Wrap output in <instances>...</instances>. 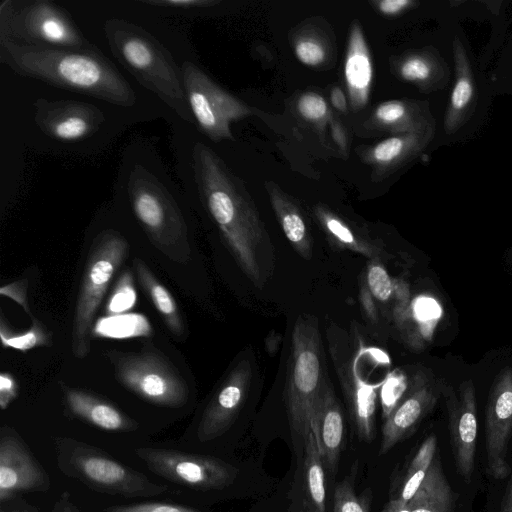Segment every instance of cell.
I'll return each mask as SVG.
<instances>
[{
	"label": "cell",
	"mask_w": 512,
	"mask_h": 512,
	"mask_svg": "<svg viewBox=\"0 0 512 512\" xmlns=\"http://www.w3.org/2000/svg\"><path fill=\"white\" fill-rule=\"evenodd\" d=\"M448 413L452 451L457 469L469 483L474 472L477 441L475 387L471 380L462 381L458 392L443 388Z\"/></svg>",
	"instance_id": "cell-14"
},
{
	"label": "cell",
	"mask_w": 512,
	"mask_h": 512,
	"mask_svg": "<svg viewBox=\"0 0 512 512\" xmlns=\"http://www.w3.org/2000/svg\"><path fill=\"white\" fill-rule=\"evenodd\" d=\"M328 380L317 319L299 315L295 321L284 389L291 433L302 448L312 432V420Z\"/></svg>",
	"instance_id": "cell-4"
},
{
	"label": "cell",
	"mask_w": 512,
	"mask_h": 512,
	"mask_svg": "<svg viewBox=\"0 0 512 512\" xmlns=\"http://www.w3.org/2000/svg\"><path fill=\"white\" fill-rule=\"evenodd\" d=\"M330 100L332 106L341 113H346L348 104L343 90L339 87H334L330 93Z\"/></svg>",
	"instance_id": "cell-47"
},
{
	"label": "cell",
	"mask_w": 512,
	"mask_h": 512,
	"mask_svg": "<svg viewBox=\"0 0 512 512\" xmlns=\"http://www.w3.org/2000/svg\"><path fill=\"white\" fill-rule=\"evenodd\" d=\"M272 209L295 251L305 260L312 257V238L299 206L273 181H265Z\"/></svg>",
	"instance_id": "cell-26"
},
{
	"label": "cell",
	"mask_w": 512,
	"mask_h": 512,
	"mask_svg": "<svg viewBox=\"0 0 512 512\" xmlns=\"http://www.w3.org/2000/svg\"><path fill=\"white\" fill-rule=\"evenodd\" d=\"M288 512H327L326 472L311 432L298 456Z\"/></svg>",
	"instance_id": "cell-18"
},
{
	"label": "cell",
	"mask_w": 512,
	"mask_h": 512,
	"mask_svg": "<svg viewBox=\"0 0 512 512\" xmlns=\"http://www.w3.org/2000/svg\"><path fill=\"white\" fill-rule=\"evenodd\" d=\"M137 301L133 275L125 269L119 275L105 306V316L125 314Z\"/></svg>",
	"instance_id": "cell-35"
},
{
	"label": "cell",
	"mask_w": 512,
	"mask_h": 512,
	"mask_svg": "<svg viewBox=\"0 0 512 512\" xmlns=\"http://www.w3.org/2000/svg\"><path fill=\"white\" fill-rule=\"evenodd\" d=\"M297 111L301 117L318 126H323L330 118L326 100L315 92H306L297 100Z\"/></svg>",
	"instance_id": "cell-36"
},
{
	"label": "cell",
	"mask_w": 512,
	"mask_h": 512,
	"mask_svg": "<svg viewBox=\"0 0 512 512\" xmlns=\"http://www.w3.org/2000/svg\"><path fill=\"white\" fill-rule=\"evenodd\" d=\"M455 82L444 118L447 135L455 133L472 116L476 105L475 80L466 50L459 37L453 43Z\"/></svg>",
	"instance_id": "cell-23"
},
{
	"label": "cell",
	"mask_w": 512,
	"mask_h": 512,
	"mask_svg": "<svg viewBox=\"0 0 512 512\" xmlns=\"http://www.w3.org/2000/svg\"><path fill=\"white\" fill-rule=\"evenodd\" d=\"M19 386L15 377L6 371L0 374V408L6 410L18 397Z\"/></svg>",
	"instance_id": "cell-42"
},
{
	"label": "cell",
	"mask_w": 512,
	"mask_h": 512,
	"mask_svg": "<svg viewBox=\"0 0 512 512\" xmlns=\"http://www.w3.org/2000/svg\"><path fill=\"white\" fill-rule=\"evenodd\" d=\"M344 78L350 106L354 112L360 111L369 100L373 66L370 51L358 21L352 23L349 31Z\"/></svg>",
	"instance_id": "cell-22"
},
{
	"label": "cell",
	"mask_w": 512,
	"mask_h": 512,
	"mask_svg": "<svg viewBox=\"0 0 512 512\" xmlns=\"http://www.w3.org/2000/svg\"><path fill=\"white\" fill-rule=\"evenodd\" d=\"M118 381L141 399L161 407L178 408L188 400V386L172 363L153 346L140 352L110 350Z\"/></svg>",
	"instance_id": "cell-8"
},
{
	"label": "cell",
	"mask_w": 512,
	"mask_h": 512,
	"mask_svg": "<svg viewBox=\"0 0 512 512\" xmlns=\"http://www.w3.org/2000/svg\"><path fill=\"white\" fill-rule=\"evenodd\" d=\"M435 124L426 105L408 100H390L380 103L368 119L369 129L390 132L393 135L412 132Z\"/></svg>",
	"instance_id": "cell-25"
},
{
	"label": "cell",
	"mask_w": 512,
	"mask_h": 512,
	"mask_svg": "<svg viewBox=\"0 0 512 512\" xmlns=\"http://www.w3.org/2000/svg\"><path fill=\"white\" fill-rule=\"evenodd\" d=\"M195 180L201 198L237 264L262 289L273 275L275 249L243 182L208 146L193 149Z\"/></svg>",
	"instance_id": "cell-1"
},
{
	"label": "cell",
	"mask_w": 512,
	"mask_h": 512,
	"mask_svg": "<svg viewBox=\"0 0 512 512\" xmlns=\"http://www.w3.org/2000/svg\"><path fill=\"white\" fill-rule=\"evenodd\" d=\"M435 124L395 134L361 152V159L372 169L373 181H382L416 158L431 142Z\"/></svg>",
	"instance_id": "cell-19"
},
{
	"label": "cell",
	"mask_w": 512,
	"mask_h": 512,
	"mask_svg": "<svg viewBox=\"0 0 512 512\" xmlns=\"http://www.w3.org/2000/svg\"><path fill=\"white\" fill-rule=\"evenodd\" d=\"M34 108V121L38 128L59 141L87 138L98 131L104 121L98 107L76 100L48 101L38 98Z\"/></svg>",
	"instance_id": "cell-15"
},
{
	"label": "cell",
	"mask_w": 512,
	"mask_h": 512,
	"mask_svg": "<svg viewBox=\"0 0 512 512\" xmlns=\"http://www.w3.org/2000/svg\"><path fill=\"white\" fill-rule=\"evenodd\" d=\"M412 313L421 331L424 335H428L441 315V308L434 299L421 296L413 301Z\"/></svg>",
	"instance_id": "cell-39"
},
{
	"label": "cell",
	"mask_w": 512,
	"mask_h": 512,
	"mask_svg": "<svg viewBox=\"0 0 512 512\" xmlns=\"http://www.w3.org/2000/svg\"><path fill=\"white\" fill-rule=\"evenodd\" d=\"M50 512H81L68 491H63L55 501Z\"/></svg>",
	"instance_id": "cell-46"
},
{
	"label": "cell",
	"mask_w": 512,
	"mask_h": 512,
	"mask_svg": "<svg viewBox=\"0 0 512 512\" xmlns=\"http://www.w3.org/2000/svg\"><path fill=\"white\" fill-rule=\"evenodd\" d=\"M132 210L153 246L174 262L190 260L188 229L175 200L147 169L134 167L128 180Z\"/></svg>",
	"instance_id": "cell-6"
},
{
	"label": "cell",
	"mask_w": 512,
	"mask_h": 512,
	"mask_svg": "<svg viewBox=\"0 0 512 512\" xmlns=\"http://www.w3.org/2000/svg\"><path fill=\"white\" fill-rule=\"evenodd\" d=\"M294 53L297 59L306 66L321 65L327 56L323 42L315 36H301L294 43Z\"/></svg>",
	"instance_id": "cell-37"
},
{
	"label": "cell",
	"mask_w": 512,
	"mask_h": 512,
	"mask_svg": "<svg viewBox=\"0 0 512 512\" xmlns=\"http://www.w3.org/2000/svg\"><path fill=\"white\" fill-rule=\"evenodd\" d=\"M357 463L352 466L351 473L337 483L333 493L332 512H370L372 490L366 488L360 494L355 491Z\"/></svg>",
	"instance_id": "cell-34"
},
{
	"label": "cell",
	"mask_w": 512,
	"mask_h": 512,
	"mask_svg": "<svg viewBox=\"0 0 512 512\" xmlns=\"http://www.w3.org/2000/svg\"><path fill=\"white\" fill-rule=\"evenodd\" d=\"M405 504L408 512H453L454 494L439 459L434 458L422 484Z\"/></svg>",
	"instance_id": "cell-29"
},
{
	"label": "cell",
	"mask_w": 512,
	"mask_h": 512,
	"mask_svg": "<svg viewBox=\"0 0 512 512\" xmlns=\"http://www.w3.org/2000/svg\"><path fill=\"white\" fill-rule=\"evenodd\" d=\"M27 290L28 280L27 278H22L20 280L2 286L0 288V294L18 303L24 309V311L31 317L33 315L31 314L28 304Z\"/></svg>",
	"instance_id": "cell-41"
},
{
	"label": "cell",
	"mask_w": 512,
	"mask_h": 512,
	"mask_svg": "<svg viewBox=\"0 0 512 512\" xmlns=\"http://www.w3.org/2000/svg\"><path fill=\"white\" fill-rule=\"evenodd\" d=\"M32 325L20 333L11 329L3 313H0V338L3 348H12L21 352L38 348L50 347L52 338L50 333L35 317L31 316Z\"/></svg>",
	"instance_id": "cell-33"
},
{
	"label": "cell",
	"mask_w": 512,
	"mask_h": 512,
	"mask_svg": "<svg viewBox=\"0 0 512 512\" xmlns=\"http://www.w3.org/2000/svg\"><path fill=\"white\" fill-rule=\"evenodd\" d=\"M0 512H44L29 503L21 495L0 502Z\"/></svg>",
	"instance_id": "cell-45"
},
{
	"label": "cell",
	"mask_w": 512,
	"mask_h": 512,
	"mask_svg": "<svg viewBox=\"0 0 512 512\" xmlns=\"http://www.w3.org/2000/svg\"><path fill=\"white\" fill-rule=\"evenodd\" d=\"M314 434L326 476L337 473L340 455L344 443V418L329 379L326 381L317 401L313 420Z\"/></svg>",
	"instance_id": "cell-20"
},
{
	"label": "cell",
	"mask_w": 512,
	"mask_h": 512,
	"mask_svg": "<svg viewBox=\"0 0 512 512\" xmlns=\"http://www.w3.org/2000/svg\"><path fill=\"white\" fill-rule=\"evenodd\" d=\"M143 4L169 8H203L216 5L217 0H141Z\"/></svg>",
	"instance_id": "cell-44"
},
{
	"label": "cell",
	"mask_w": 512,
	"mask_h": 512,
	"mask_svg": "<svg viewBox=\"0 0 512 512\" xmlns=\"http://www.w3.org/2000/svg\"><path fill=\"white\" fill-rule=\"evenodd\" d=\"M137 279L171 333L184 336L185 329L176 300L139 257L133 259Z\"/></svg>",
	"instance_id": "cell-28"
},
{
	"label": "cell",
	"mask_w": 512,
	"mask_h": 512,
	"mask_svg": "<svg viewBox=\"0 0 512 512\" xmlns=\"http://www.w3.org/2000/svg\"><path fill=\"white\" fill-rule=\"evenodd\" d=\"M251 377L248 360L239 362L230 371L202 413L197 426L200 442L214 440L229 430L244 404Z\"/></svg>",
	"instance_id": "cell-16"
},
{
	"label": "cell",
	"mask_w": 512,
	"mask_h": 512,
	"mask_svg": "<svg viewBox=\"0 0 512 512\" xmlns=\"http://www.w3.org/2000/svg\"><path fill=\"white\" fill-rule=\"evenodd\" d=\"M64 402L69 413L89 425L107 432H133L137 421L112 402L90 392L61 384Z\"/></svg>",
	"instance_id": "cell-21"
},
{
	"label": "cell",
	"mask_w": 512,
	"mask_h": 512,
	"mask_svg": "<svg viewBox=\"0 0 512 512\" xmlns=\"http://www.w3.org/2000/svg\"><path fill=\"white\" fill-rule=\"evenodd\" d=\"M512 436V368L504 367L495 377L486 407V470L496 480L510 474L507 460Z\"/></svg>",
	"instance_id": "cell-13"
},
{
	"label": "cell",
	"mask_w": 512,
	"mask_h": 512,
	"mask_svg": "<svg viewBox=\"0 0 512 512\" xmlns=\"http://www.w3.org/2000/svg\"><path fill=\"white\" fill-rule=\"evenodd\" d=\"M56 465L68 478L89 489L124 498H150L168 487L117 460L100 447L67 436L53 438Z\"/></svg>",
	"instance_id": "cell-5"
},
{
	"label": "cell",
	"mask_w": 512,
	"mask_h": 512,
	"mask_svg": "<svg viewBox=\"0 0 512 512\" xmlns=\"http://www.w3.org/2000/svg\"><path fill=\"white\" fill-rule=\"evenodd\" d=\"M51 487L48 472L28 444L11 426L0 428V502Z\"/></svg>",
	"instance_id": "cell-12"
},
{
	"label": "cell",
	"mask_w": 512,
	"mask_h": 512,
	"mask_svg": "<svg viewBox=\"0 0 512 512\" xmlns=\"http://www.w3.org/2000/svg\"><path fill=\"white\" fill-rule=\"evenodd\" d=\"M314 215L329 239L342 248L363 254L372 260L379 259L382 245L353 227L342 217L324 205L314 208Z\"/></svg>",
	"instance_id": "cell-27"
},
{
	"label": "cell",
	"mask_w": 512,
	"mask_h": 512,
	"mask_svg": "<svg viewBox=\"0 0 512 512\" xmlns=\"http://www.w3.org/2000/svg\"><path fill=\"white\" fill-rule=\"evenodd\" d=\"M128 251L129 244L125 237L112 229L101 231L90 245L71 333V351L77 359H83L90 353V336L96 313Z\"/></svg>",
	"instance_id": "cell-7"
},
{
	"label": "cell",
	"mask_w": 512,
	"mask_h": 512,
	"mask_svg": "<svg viewBox=\"0 0 512 512\" xmlns=\"http://www.w3.org/2000/svg\"><path fill=\"white\" fill-rule=\"evenodd\" d=\"M371 5L383 16L395 17L413 8L417 3L411 0H377Z\"/></svg>",
	"instance_id": "cell-43"
},
{
	"label": "cell",
	"mask_w": 512,
	"mask_h": 512,
	"mask_svg": "<svg viewBox=\"0 0 512 512\" xmlns=\"http://www.w3.org/2000/svg\"><path fill=\"white\" fill-rule=\"evenodd\" d=\"M395 74L420 90L429 92L443 89L449 81V68L432 49L407 52L392 64Z\"/></svg>",
	"instance_id": "cell-24"
},
{
	"label": "cell",
	"mask_w": 512,
	"mask_h": 512,
	"mask_svg": "<svg viewBox=\"0 0 512 512\" xmlns=\"http://www.w3.org/2000/svg\"><path fill=\"white\" fill-rule=\"evenodd\" d=\"M442 389L424 373H417L408 394L385 418L379 454L384 455L406 439L435 406Z\"/></svg>",
	"instance_id": "cell-17"
},
{
	"label": "cell",
	"mask_w": 512,
	"mask_h": 512,
	"mask_svg": "<svg viewBox=\"0 0 512 512\" xmlns=\"http://www.w3.org/2000/svg\"><path fill=\"white\" fill-rule=\"evenodd\" d=\"M104 512H202L178 503L146 501L131 504L111 505Z\"/></svg>",
	"instance_id": "cell-40"
},
{
	"label": "cell",
	"mask_w": 512,
	"mask_h": 512,
	"mask_svg": "<svg viewBox=\"0 0 512 512\" xmlns=\"http://www.w3.org/2000/svg\"><path fill=\"white\" fill-rule=\"evenodd\" d=\"M367 284L371 294L383 302L391 298L395 289L392 279L377 259L368 266Z\"/></svg>",
	"instance_id": "cell-38"
},
{
	"label": "cell",
	"mask_w": 512,
	"mask_h": 512,
	"mask_svg": "<svg viewBox=\"0 0 512 512\" xmlns=\"http://www.w3.org/2000/svg\"><path fill=\"white\" fill-rule=\"evenodd\" d=\"M137 457L155 475L198 491L230 486L238 469L217 457L162 447H138Z\"/></svg>",
	"instance_id": "cell-10"
},
{
	"label": "cell",
	"mask_w": 512,
	"mask_h": 512,
	"mask_svg": "<svg viewBox=\"0 0 512 512\" xmlns=\"http://www.w3.org/2000/svg\"><path fill=\"white\" fill-rule=\"evenodd\" d=\"M436 447L437 439L435 435L428 436L422 442L409 463L397 495L390 499L406 503L413 497L432 465L435 458Z\"/></svg>",
	"instance_id": "cell-31"
},
{
	"label": "cell",
	"mask_w": 512,
	"mask_h": 512,
	"mask_svg": "<svg viewBox=\"0 0 512 512\" xmlns=\"http://www.w3.org/2000/svg\"><path fill=\"white\" fill-rule=\"evenodd\" d=\"M104 31L119 62L180 118L193 122L180 68L167 50L147 31L122 19L107 20Z\"/></svg>",
	"instance_id": "cell-3"
},
{
	"label": "cell",
	"mask_w": 512,
	"mask_h": 512,
	"mask_svg": "<svg viewBox=\"0 0 512 512\" xmlns=\"http://www.w3.org/2000/svg\"><path fill=\"white\" fill-rule=\"evenodd\" d=\"M0 61L14 73L61 89L130 107L135 93L119 71L96 48L70 50L0 39Z\"/></svg>",
	"instance_id": "cell-2"
},
{
	"label": "cell",
	"mask_w": 512,
	"mask_h": 512,
	"mask_svg": "<svg viewBox=\"0 0 512 512\" xmlns=\"http://www.w3.org/2000/svg\"><path fill=\"white\" fill-rule=\"evenodd\" d=\"M91 334L115 339L149 337L153 334V329L145 315L125 313L99 318L93 325Z\"/></svg>",
	"instance_id": "cell-32"
},
{
	"label": "cell",
	"mask_w": 512,
	"mask_h": 512,
	"mask_svg": "<svg viewBox=\"0 0 512 512\" xmlns=\"http://www.w3.org/2000/svg\"><path fill=\"white\" fill-rule=\"evenodd\" d=\"M350 408L357 428L358 436L366 442L374 436V412L376 394L374 387L363 382L358 375L354 376L348 396Z\"/></svg>",
	"instance_id": "cell-30"
},
{
	"label": "cell",
	"mask_w": 512,
	"mask_h": 512,
	"mask_svg": "<svg viewBox=\"0 0 512 512\" xmlns=\"http://www.w3.org/2000/svg\"><path fill=\"white\" fill-rule=\"evenodd\" d=\"M331 132L334 141L337 143L339 148L345 152L347 148V138L343 125L336 120L333 121L331 124Z\"/></svg>",
	"instance_id": "cell-48"
},
{
	"label": "cell",
	"mask_w": 512,
	"mask_h": 512,
	"mask_svg": "<svg viewBox=\"0 0 512 512\" xmlns=\"http://www.w3.org/2000/svg\"><path fill=\"white\" fill-rule=\"evenodd\" d=\"M180 71L190 111L201 131L214 142L234 140L231 123L251 115L252 108L221 88L195 64L186 61Z\"/></svg>",
	"instance_id": "cell-9"
},
{
	"label": "cell",
	"mask_w": 512,
	"mask_h": 512,
	"mask_svg": "<svg viewBox=\"0 0 512 512\" xmlns=\"http://www.w3.org/2000/svg\"><path fill=\"white\" fill-rule=\"evenodd\" d=\"M499 512H512V478L500 503Z\"/></svg>",
	"instance_id": "cell-49"
},
{
	"label": "cell",
	"mask_w": 512,
	"mask_h": 512,
	"mask_svg": "<svg viewBox=\"0 0 512 512\" xmlns=\"http://www.w3.org/2000/svg\"><path fill=\"white\" fill-rule=\"evenodd\" d=\"M12 34L28 45L70 50L97 48L82 35L64 9L47 0L28 2L13 10L8 38Z\"/></svg>",
	"instance_id": "cell-11"
}]
</instances>
